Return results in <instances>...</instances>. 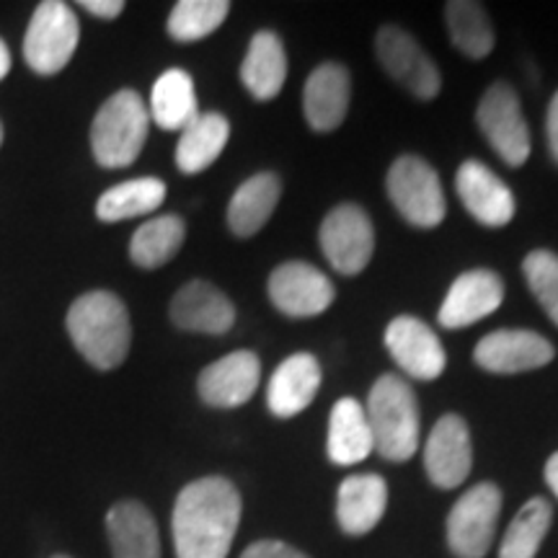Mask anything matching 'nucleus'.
<instances>
[{
    "label": "nucleus",
    "instance_id": "1",
    "mask_svg": "<svg viewBox=\"0 0 558 558\" xmlns=\"http://www.w3.org/2000/svg\"><path fill=\"white\" fill-rule=\"evenodd\" d=\"M239 488L222 476L192 481L173 505L177 558H228L241 522Z\"/></svg>",
    "mask_w": 558,
    "mask_h": 558
},
{
    "label": "nucleus",
    "instance_id": "2",
    "mask_svg": "<svg viewBox=\"0 0 558 558\" xmlns=\"http://www.w3.org/2000/svg\"><path fill=\"white\" fill-rule=\"evenodd\" d=\"M68 333L78 352L96 369L120 367L130 354L132 326L128 305L114 292H86L70 305Z\"/></svg>",
    "mask_w": 558,
    "mask_h": 558
},
{
    "label": "nucleus",
    "instance_id": "3",
    "mask_svg": "<svg viewBox=\"0 0 558 558\" xmlns=\"http://www.w3.org/2000/svg\"><path fill=\"white\" fill-rule=\"evenodd\" d=\"M369 429H373V448L386 460L403 463L418 448V403L414 388L399 375H383L369 388L365 407Z\"/></svg>",
    "mask_w": 558,
    "mask_h": 558
},
{
    "label": "nucleus",
    "instance_id": "4",
    "mask_svg": "<svg viewBox=\"0 0 558 558\" xmlns=\"http://www.w3.org/2000/svg\"><path fill=\"white\" fill-rule=\"evenodd\" d=\"M150 114L143 96L132 88L117 90L104 101L90 124V150L104 169H128L137 160L148 140Z\"/></svg>",
    "mask_w": 558,
    "mask_h": 558
},
{
    "label": "nucleus",
    "instance_id": "5",
    "mask_svg": "<svg viewBox=\"0 0 558 558\" xmlns=\"http://www.w3.org/2000/svg\"><path fill=\"white\" fill-rule=\"evenodd\" d=\"M81 26L75 11L60 0L37 5L24 39V60L34 73L54 75L78 50Z\"/></svg>",
    "mask_w": 558,
    "mask_h": 558
},
{
    "label": "nucleus",
    "instance_id": "6",
    "mask_svg": "<svg viewBox=\"0 0 558 558\" xmlns=\"http://www.w3.org/2000/svg\"><path fill=\"white\" fill-rule=\"evenodd\" d=\"M388 197L393 207L416 228H437L445 220L442 181L424 158L401 156L388 171Z\"/></svg>",
    "mask_w": 558,
    "mask_h": 558
},
{
    "label": "nucleus",
    "instance_id": "7",
    "mask_svg": "<svg viewBox=\"0 0 558 558\" xmlns=\"http://www.w3.org/2000/svg\"><path fill=\"white\" fill-rule=\"evenodd\" d=\"M476 122L484 137L488 140L494 153L505 160L512 169L527 163L530 158V130L522 107L518 99V90L509 83L499 81L481 96L476 109Z\"/></svg>",
    "mask_w": 558,
    "mask_h": 558
},
{
    "label": "nucleus",
    "instance_id": "8",
    "mask_svg": "<svg viewBox=\"0 0 558 558\" xmlns=\"http://www.w3.org/2000/svg\"><path fill=\"white\" fill-rule=\"evenodd\" d=\"M501 492L484 481L456 501L448 518V546L458 558H484L497 535Z\"/></svg>",
    "mask_w": 558,
    "mask_h": 558
},
{
    "label": "nucleus",
    "instance_id": "9",
    "mask_svg": "<svg viewBox=\"0 0 558 558\" xmlns=\"http://www.w3.org/2000/svg\"><path fill=\"white\" fill-rule=\"evenodd\" d=\"M324 256L339 275L354 277L367 267L375 251V228L360 205H339L326 215L318 230Z\"/></svg>",
    "mask_w": 558,
    "mask_h": 558
},
{
    "label": "nucleus",
    "instance_id": "10",
    "mask_svg": "<svg viewBox=\"0 0 558 558\" xmlns=\"http://www.w3.org/2000/svg\"><path fill=\"white\" fill-rule=\"evenodd\" d=\"M375 54L390 78L409 88L416 99L432 101L442 88V75L437 65L407 29L383 26L375 37Z\"/></svg>",
    "mask_w": 558,
    "mask_h": 558
},
{
    "label": "nucleus",
    "instance_id": "11",
    "mask_svg": "<svg viewBox=\"0 0 558 558\" xmlns=\"http://www.w3.org/2000/svg\"><path fill=\"white\" fill-rule=\"evenodd\" d=\"M271 305L288 318H313L329 311L337 298L331 279L305 262H284L269 275Z\"/></svg>",
    "mask_w": 558,
    "mask_h": 558
},
{
    "label": "nucleus",
    "instance_id": "12",
    "mask_svg": "<svg viewBox=\"0 0 558 558\" xmlns=\"http://www.w3.org/2000/svg\"><path fill=\"white\" fill-rule=\"evenodd\" d=\"M556 357V349L546 337L527 329H499L486 333L473 349V362L497 375L527 373L546 367Z\"/></svg>",
    "mask_w": 558,
    "mask_h": 558
},
{
    "label": "nucleus",
    "instance_id": "13",
    "mask_svg": "<svg viewBox=\"0 0 558 558\" xmlns=\"http://www.w3.org/2000/svg\"><path fill=\"white\" fill-rule=\"evenodd\" d=\"M386 347L390 357L399 362L403 373L414 380H437L448 365L442 341L422 318L399 316L390 320L386 329Z\"/></svg>",
    "mask_w": 558,
    "mask_h": 558
},
{
    "label": "nucleus",
    "instance_id": "14",
    "mask_svg": "<svg viewBox=\"0 0 558 558\" xmlns=\"http://www.w3.org/2000/svg\"><path fill=\"white\" fill-rule=\"evenodd\" d=\"M424 469L437 488H458L473 469L469 424L458 414H445L424 445Z\"/></svg>",
    "mask_w": 558,
    "mask_h": 558
},
{
    "label": "nucleus",
    "instance_id": "15",
    "mask_svg": "<svg viewBox=\"0 0 558 558\" xmlns=\"http://www.w3.org/2000/svg\"><path fill=\"white\" fill-rule=\"evenodd\" d=\"M505 303V282L492 269H471L460 275L439 305L437 320L445 329H465L492 316Z\"/></svg>",
    "mask_w": 558,
    "mask_h": 558
},
{
    "label": "nucleus",
    "instance_id": "16",
    "mask_svg": "<svg viewBox=\"0 0 558 558\" xmlns=\"http://www.w3.org/2000/svg\"><path fill=\"white\" fill-rule=\"evenodd\" d=\"M262 362L248 349H239L207 365L199 373V399L215 409H239L256 393Z\"/></svg>",
    "mask_w": 558,
    "mask_h": 558
},
{
    "label": "nucleus",
    "instance_id": "17",
    "mask_svg": "<svg viewBox=\"0 0 558 558\" xmlns=\"http://www.w3.org/2000/svg\"><path fill=\"white\" fill-rule=\"evenodd\" d=\"M169 316L181 331L222 337L233 329L235 308L228 295L205 279H192L171 300Z\"/></svg>",
    "mask_w": 558,
    "mask_h": 558
},
{
    "label": "nucleus",
    "instance_id": "18",
    "mask_svg": "<svg viewBox=\"0 0 558 558\" xmlns=\"http://www.w3.org/2000/svg\"><path fill=\"white\" fill-rule=\"evenodd\" d=\"M456 190L473 220L486 228H501L514 218V194L481 160H465L456 173Z\"/></svg>",
    "mask_w": 558,
    "mask_h": 558
},
{
    "label": "nucleus",
    "instance_id": "19",
    "mask_svg": "<svg viewBox=\"0 0 558 558\" xmlns=\"http://www.w3.org/2000/svg\"><path fill=\"white\" fill-rule=\"evenodd\" d=\"M352 99V78L339 62H324L305 81V120L316 132H331L344 122Z\"/></svg>",
    "mask_w": 558,
    "mask_h": 558
},
{
    "label": "nucleus",
    "instance_id": "20",
    "mask_svg": "<svg viewBox=\"0 0 558 558\" xmlns=\"http://www.w3.org/2000/svg\"><path fill=\"white\" fill-rule=\"evenodd\" d=\"M320 388V365L308 352H298L275 369L267 388V407L279 418L305 411Z\"/></svg>",
    "mask_w": 558,
    "mask_h": 558
},
{
    "label": "nucleus",
    "instance_id": "21",
    "mask_svg": "<svg viewBox=\"0 0 558 558\" xmlns=\"http://www.w3.org/2000/svg\"><path fill=\"white\" fill-rule=\"evenodd\" d=\"M388 507V484L378 473H357L341 481L337 520L347 535H365L383 520Z\"/></svg>",
    "mask_w": 558,
    "mask_h": 558
},
{
    "label": "nucleus",
    "instance_id": "22",
    "mask_svg": "<svg viewBox=\"0 0 558 558\" xmlns=\"http://www.w3.org/2000/svg\"><path fill=\"white\" fill-rule=\"evenodd\" d=\"M114 558H160V535L150 509L140 501H117L107 514Z\"/></svg>",
    "mask_w": 558,
    "mask_h": 558
},
{
    "label": "nucleus",
    "instance_id": "23",
    "mask_svg": "<svg viewBox=\"0 0 558 558\" xmlns=\"http://www.w3.org/2000/svg\"><path fill=\"white\" fill-rule=\"evenodd\" d=\"M243 86L256 101L277 99L288 81V52L275 32H256L241 65Z\"/></svg>",
    "mask_w": 558,
    "mask_h": 558
},
{
    "label": "nucleus",
    "instance_id": "24",
    "mask_svg": "<svg viewBox=\"0 0 558 558\" xmlns=\"http://www.w3.org/2000/svg\"><path fill=\"white\" fill-rule=\"evenodd\" d=\"M279 194H282V184H279L277 173H256L248 181L235 190L228 205V228L233 230L239 239H251L267 226L271 213L279 205Z\"/></svg>",
    "mask_w": 558,
    "mask_h": 558
},
{
    "label": "nucleus",
    "instance_id": "25",
    "mask_svg": "<svg viewBox=\"0 0 558 558\" xmlns=\"http://www.w3.org/2000/svg\"><path fill=\"white\" fill-rule=\"evenodd\" d=\"M329 460L337 465H357L373 452V429H369L365 407L354 399L333 403L329 416Z\"/></svg>",
    "mask_w": 558,
    "mask_h": 558
},
{
    "label": "nucleus",
    "instance_id": "26",
    "mask_svg": "<svg viewBox=\"0 0 558 558\" xmlns=\"http://www.w3.org/2000/svg\"><path fill=\"white\" fill-rule=\"evenodd\" d=\"M230 137V122L218 111H205L181 130L177 145V166L181 173L194 177V173L207 171L220 153L226 150Z\"/></svg>",
    "mask_w": 558,
    "mask_h": 558
},
{
    "label": "nucleus",
    "instance_id": "27",
    "mask_svg": "<svg viewBox=\"0 0 558 558\" xmlns=\"http://www.w3.org/2000/svg\"><path fill=\"white\" fill-rule=\"evenodd\" d=\"M150 117L160 130L181 132L199 117L194 81L186 70L171 68L156 81L150 94Z\"/></svg>",
    "mask_w": 558,
    "mask_h": 558
},
{
    "label": "nucleus",
    "instance_id": "28",
    "mask_svg": "<svg viewBox=\"0 0 558 558\" xmlns=\"http://www.w3.org/2000/svg\"><path fill=\"white\" fill-rule=\"evenodd\" d=\"M166 184L156 177L122 181L111 186L96 202V218L101 222H120L140 215H150L163 205Z\"/></svg>",
    "mask_w": 558,
    "mask_h": 558
},
{
    "label": "nucleus",
    "instance_id": "29",
    "mask_svg": "<svg viewBox=\"0 0 558 558\" xmlns=\"http://www.w3.org/2000/svg\"><path fill=\"white\" fill-rule=\"evenodd\" d=\"M184 239L186 222L179 215H160L135 230L130 241V259L143 269H158L179 254Z\"/></svg>",
    "mask_w": 558,
    "mask_h": 558
},
{
    "label": "nucleus",
    "instance_id": "30",
    "mask_svg": "<svg viewBox=\"0 0 558 558\" xmlns=\"http://www.w3.org/2000/svg\"><path fill=\"white\" fill-rule=\"evenodd\" d=\"M445 19L452 45L458 47L465 58L484 60L494 50V26L488 13L481 3L473 0H450L445 5Z\"/></svg>",
    "mask_w": 558,
    "mask_h": 558
},
{
    "label": "nucleus",
    "instance_id": "31",
    "mask_svg": "<svg viewBox=\"0 0 558 558\" xmlns=\"http://www.w3.org/2000/svg\"><path fill=\"white\" fill-rule=\"evenodd\" d=\"M550 522H554V509L548 501L541 497L530 499L507 527L499 558H535L541 543L546 541Z\"/></svg>",
    "mask_w": 558,
    "mask_h": 558
},
{
    "label": "nucleus",
    "instance_id": "32",
    "mask_svg": "<svg viewBox=\"0 0 558 558\" xmlns=\"http://www.w3.org/2000/svg\"><path fill=\"white\" fill-rule=\"evenodd\" d=\"M228 11L226 0H181L173 5L166 29L177 41H199L220 29Z\"/></svg>",
    "mask_w": 558,
    "mask_h": 558
},
{
    "label": "nucleus",
    "instance_id": "33",
    "mask_svg": "<svg viewBox=\"0 0 558 558\" xmlns=\"http://www.w3.org/2000/svg\"><path fill=\"white\" fill-rule=\"evenodd\" d=\"M522 275L541 308L558 326V256L554 251H533L522 262Z\"/></svg>",
    "mask_w": 558,
    "mask_h": 558
},
{
    "label": "nucleus",
    "instance_id": "34",
    "mask_svg": "<svg viewBox=\"0 0 558 558\" xmlns=\"http://www.w3.org/2000/svg\"><path fill=\"white\" fill-rule=\"evenodd\" d=\"M241 558H311V556H305L303 550L292 548L282 541H259L243 550Z\"/></svg>",
    "mask_w": 558,
    "mask_h": 558
},
{
    "label": "nucleus",
    "instance_id": "35",
    "mask_svg": "<svg viewBox=\"0 0 558 558\" xmlns=\"http://www.w3.org/2000/svg\"><path fill=\"white\" fill-rule=\"evenodd\" d=\"M83 11L99 19H117L124 11L122 0H83Z\"/></svg>",
    "mask_w": 558,
    "mask_h": 558
},
{
    "label": "nucleus",
    "instance_id": "36",
    "mask_svg": "<svg viewBox=\"0 0 558 558\" xmlns=\"http://www.w3.org/2000/svg\"><path fill=\"white\" fill-rule=\"evenodd\" d=\"M546 137H548V148L550 156L558 163V90L554 94V99L548 104V117H546Z\"/></svg>",
    "mask_w": 558,
    "mask_h": 558
},
{
    "label": "nucleus",
    "instance_id": "37",
    "mask_svg": "<svg viewBox=\"0 0 558 558\" xmlns=\"http://www.w3.org/2000/svg\"><path fill=\"white\" fill-rule=\"evenodd\" d=\"M546 484L550 486V492H554L558 499V452H554L546 463Z\"/></svg>",
    "mask_w": 558,
    "mask_h": 558
},
{
    "label": "nucleus",
    "instance_id": "38",
    "mask_svg": "<svg viewBox=\"0 0 558 558\" xmlns=\"http://www.w3.org/2000/svg\"><path fill=\"white\" fill-rule=\"evenodd\" d=\"M9 70H11V52L9 47H5V41L0 39V81L9 75Z\"/></svg>",
    "mask_w": 558,
    "mask_h": 558
},
{
    "label": "nucleus",
    "instance_id": "39",
    "mask_svg": "<svg viewBox=\"0 0 558 558\" xmlns=\"http://www.w3.org/2000/svg\"><path fill=\"white\" fill-rule=\"evenodd\" d=\"M0 145H3V124H0Z\"/></svg>",
    "mask_w": 558,
    "mask_h": 558
},
{
    "label": "nucleus",
    "instance_id": "40",
    "mask_svg": "<svg viewBox=\"0 0 558 558\" xmlns=\"http://www.w3.org/2000/svg\"><path fill=\"white\" fill-rule=\"evenodd\" d=\"M52 558H70V556H52Z\"/></svg>",
    "mask_w": 558,
    "mask_h": 558
}]
</instances>
